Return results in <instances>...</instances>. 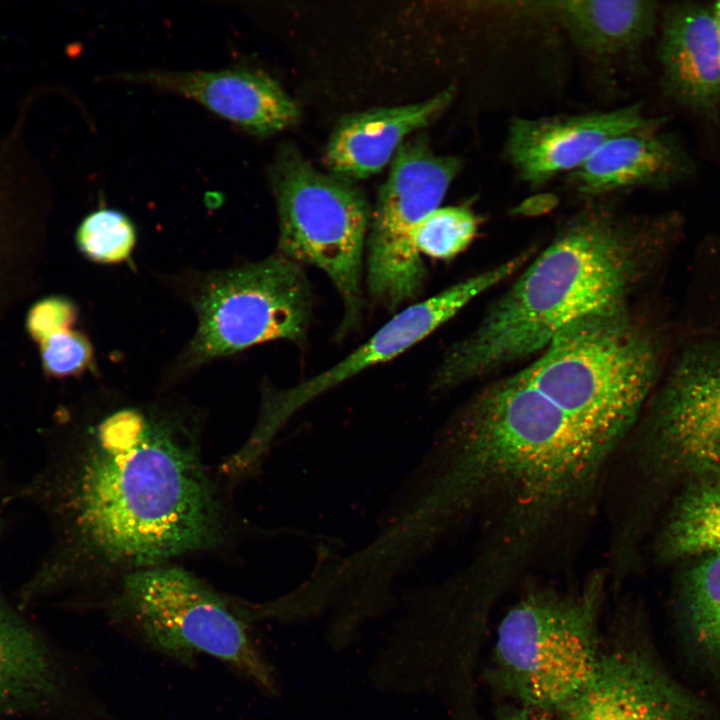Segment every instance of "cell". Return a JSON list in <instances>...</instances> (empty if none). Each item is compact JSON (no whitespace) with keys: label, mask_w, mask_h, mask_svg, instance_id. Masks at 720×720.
Returning a JSON list of instances; mask_svg holds the SVG:
<instances>
[{"label":"cell","mask_w":720,"mask_h":720,"mask_svg":"<svg viewBox=\"0 0 720 720\" xmlns=\"http://www.w3.org/2000/svg\"><path fill=\"white\" fill-rule=\"evenodd\" d=\"M278 212V252L320 269L343 306L338 336L354 329L364 306L365 255L372 211L347 179L313 167L293 147L278 153L271 169Z\"/></svg>","instance_id":"obj_6"},{"label":"cell","mask_w":720,"mask_h":720,"mask_svg":"<svg viewBox=\"0 0 720 720\" xmlns=\"http://www.w3.org/2000/svg\"><path fill=\"white\" fill-rule=\"evenodd\" d=\"M45 254L41 226L0 206V319L38 291Z\"/></svg>","instance_id":"obj_20"},{"label":"cell","mask_w":720,"mask_h":720,"mask_svg":"<svg viewBox=\"0 0 720 720\" xmlns=\"http://www.w3.org/2000/svg\"><path fill=\"white\" fill-rule=\"evenodd\" d=\"M454 95L455 89L450 87L421 102L345 116L328 141L326 166L349 181L378 173L394 158L405 137L437 119Z\"/></svg>","instance_id":"obj_16"},{"label":"cell","mask_w":720,"mask_h":720,"mask_svg":"<svg viewBox=\"0 0 720 720\" xmlns=\"http://www.w3.org/2000/svg\"><path fill=\"white\" fill-rule=\"evenodd\" d=\"M680 224L673 213L628 215L608 198L587 201L476 327L446 350L432 390L448 392L538 355L571 321L632 302L672 248Z\"/></svg>","instance_id":"obj_2"},{"label":"cell","mask_w":720,"mask_h":720,"mask_svg":"<svg viewBox=\"0 0 720 720\" xmlns=\"http://www.w3.org/2000/svg\"><path fill=\"white\" fill-rule=\"evenodd\" d=\"M462 164L456 156L435 154L423 137L405 140L397 150L366 244L365 285L376 304L395 311L422 293L427 272L413 235L439 208Z\"/></svg>","instance_id":"obj_9"},{"label":"cell","mask_w":720,"mask_h":720,"mask_svg":"<svg viewBox=\"0 0 720 720\" xmlns=\"http://www.w3.org/2000/svg\"><path fill=\"white\" fill-rule=\"evenodd\" d=\"M101 602L114 624L147 648L183 665L213 657L268 695L275 672L255 645L243 601L222 593L179 564L122 577Z\"/></svg>","instance_id":"obj_4"},{"label":"cell","mask_w":720,"mask_h":720,"mask_svg":"<svg viewBox=\"0 0 720 720\" xmlns=\"http://www.w3.org/2000/svg\"><path fill=\"white\" fill-rule=\"evenodd\" d=\"M607 581L604 567L575 592L534 588L506 612L496 672L523 707L559 712L588 681L601 653L597 617Z\"/></svg>","instance_id":"obj_5"},{"label":"cell","mask_w":720,"mask_h":720,"mask_svg":"<svg viewBox=\"0 0 720 720\" xmlns=\"http://www.w3.org/2000/svg\"><path fill=\"white\" fill-rule=\"evenodd\" d=\"M64 691L63 674L46 644L0 601V715L48 710Z\"/></svg>","instance_id":"obj_17"},{"label":"cell","mask_w":720,"mask_h":720,"mask_svg":"<svg viewBox=\"0 0 720 720\" xmlns=\"http://www.w3.org/2000/svg\"><path fill=\"white\" fill-rule=\"evenodd\" d=\"M536 711L538 710L523 707L509 714L504 720H552L543 711H539V713Z\"/></svg>","instance_id":"obj_26"},{"label":"cell","mask_w":720,"mask_h":720,"mask_svg":"<svg viewBox=\"0 0 720 720\" xmlns=\"http://www.w3.org/2000/svg\"><path fill=\"white\" fill-rule=\"evenodd\" d=\"M663 117H649L641 104L607 111L510 120L504 153L517 176L539 187L585 164L610 139L631 131L660 128Z\"/></svg>","instance_id":"obj_11"},{"label":"cell","mask_w":720,"mask_h":720,"mask_svg":"<svg viewBox=\"0 0 720 720\" xmlns=\"http://www.w3.org/2000/svg\"><path fill=\"white\" fill-rule=\"evenodd\" d=\"M657 56L666 96L703 117L720 112V30L711 7L677 2L661 15Z\"/></svg>","instance_id":"obj_14"},{"label":"cell","mask_w":720,"mask_h":720,"mask_svg":"<svg viewBox=\"0 0 720 720\" xmlns=\"http://www.w3.org/2000/svg\"><path fill=\"white\" fill-rule=\"evenodd\" d=\"M511 257L397 312L370 338L328 369L283 391L266 393L259 421L273 431L309 400L401 355L453 318L470 301L519 271Z\"/></svg>","instance_id":"obj_10"},{"label":"cell","mask_w":720,"mask_h":720,"mask_svg":"<svg viewBox=\"0 0 720 720\" xmlns=\"http://www.w3.org/2000/svg\"><path fill=\"white\" fill-rule=\"evenodd\" d=\"M619 453L656 481L720 469V336L687 342Z\"/></svg>","instance_id":"obj_8"},{"label":"cell","mask_w":720,"mask_h":720,"mask_svg":"<svg viewBox=\"0 0 720 720\" xmlns=\"http://www.w3.org/2000/svg\"><path fill=\"white\" fill-rule=\"evenodd\" d=\"M692 159L678 139L660 128L620 134L606 142L567 184L587 201L637 188L666 189L687 180Z\"/></svg>","instance_id":"obj_15"},{"label":"cell","mask_w":720,"mask_h":720,"mask_svg":"<svg viewBox=\"0 0 720 720\" xmlns=\"http://www.w3.org/2000/svg\"><path fill=\"white\" fill-rule=\"evenodd\" d=\"M711 8H712L714 17H715V19H716L717 25H718L719 30H720V1L714 3V5L711 6Z\"/></svg>","instance_id":"obj_27"},{"label":"cell","mask_w":720,"mask_h":720,"mask_svg":"<svg viewBox=\"0 0 720 720\" xmlns=\"http://www.w3.org/2000/svg\"><path fill=\"white\" fill-rule=\"evenodd\" d=\"M554 10L574 45L599 62L638 52L659 19L657 3L647 0L560 1Z\"/></svg>","instance_id":"obj_18"},{"label":"cell","mask_w":720,"mask_h":720,"mask_svg":"<svg viewBox=\"0 0 720 720\" xmlns=\"http://www.w3.org/2000/svg\"><path fill=\"white\" fill-rule=\"evenodd\" d=\"M563 720H697L698 704L647 656L600 653L594 671L559 711Z\"/></svg>","instance_id":"obj_12"},{"label":"cell","mask_w":720,"mask_h":720,"mask_svg":"<svg viewBox=\"0 0 720 720\" xmlns=\"http://www.w3.org/2000/svg\"><path fill=\"white\" fill-rule=\"evenodd\" d=\"M75 242L80 253L92 262L117 264L125 261L136 244V229L122 212L101 208L79 224Z\"/></svg>","instance_id":"obj_23"},{"label":"cell","mask_w":720,"mask_h":720,"mask_svg":"<svg viewBox=\"0 0 720 720\" xmlns=\"http://www.w3.org/2000/svg\"><path fill=\"white\" fill-rule=\"evenodd\" d=\"M78 312L77 305L67 296H44L29 306L24 321L25 330L38 344L57 332L72 328Z\"/></svg>","instance_id":"obj_25"},{"label":"cell","mask_w":720,"mask_h":720,"mask_svg":"<svg viewBox=\"0 0 720 720\" xmlns=\"http://www.w3.org/2000/svg\"><path fill=\"white\" fill-rule=\"evenodd\" d=\"M660 335L632 302L561 328L521 371L567 410L631 434L662 376Z\"/></svg>","instance_id":"obj_3"},{"label":"cell","mask_w":720,"mask_h":720,"mask_svg":"<svg viewBox=\"0 0 720 720\" xmlns=\"http://www.w3.org/2000/svg\"><path fill=\"white\" fill-rule=\"evenodd\" d=\"M312 298L303 266L279 252L204 274L191 294L197 326L173 375L268 341L303 344Z\"/></svg>","instance_id":"obj_7"},{"label":"cell","mask_w":720,"mask_h":720,"mask_svg":"<svg viewBox=\"0 0 720 720\" xmlns=\"http://www.w3.org/2000/svg\"><path fill=\"white\" fill-rule=\"evenodd\" d=\"M683 599L693 638L720 662V552L703 555L688 570Z\"/></svg>","instance_id":"obj_21"},{"label":"cell","mask_w":720,"mask_h":720,"mask_svg":"<svg viewBox=\"0 0 720 720\" xmlns=\"http://www.w3.org/2000/svg\"><path fill=\"white\" fill-rule=\"evenodd\" d=\"M37 346L41 368L51 378L80 376L94 361L89 338L74 327L45 338Z\"/></svg>","instance_id":"obj_24"},{"label":"cell","mask_w":720,"mask_h":720,"mask_svg":"<svg viewBox=\"0 0 720 720\" xmlns=\"http://www.w3.org/2000/svg\"><path fill=\"white\" fill-rule=\"evenodd\" d=\"M691 480L660 530L656 551L664 560L720 552V469Z\"/></svg>","instance_id":"obj_19"},{"label":"cell","mask_w":720,"mask_h":720,"mask_svg":"<svg viewBox=\"0 0 720 720\" xmlns=\"http://www.w3.org/2000/svg\"><path fill=\"white\" fill-rule=\"evenodd\" d=\"M0 515H1V511H0ZM0 522H1V517H0Z\"/></svg>","instance_id":"obj_28"},{"label":"cell","mask_w":720,"mask_h":720,"mask_svg":"<svg viewBox=\"0 0 720 720\" xmlns=\"http://www.w3.org/2000/svg\"><path fill=\"white\" fill-rule=\"evenodd\" d=\"M478 226L479 218L470 207H439L416 227L414 245L420 255L449 260L472 243Z\"/></svg>","instance_id":"obj_22"},{"label":"cell","mask_w":720,"mask_h":720,"mask_svg":"<svg viewBox=\"0 0 720 720\" xmlns=\"http://www.w3.org/2000/svg\"><path fill=\"white\" fill-rule=\"evenodd\" d=\"M49 437L25 491L51 536L27 598L64 589L101 598L127 574L232 545L238 522L205 462L198 409L93 397L62 409Z\"/></svg>","instance_id":"obj_1"},{"label":"cell","mask_w":720,"mask_h":720,"mask_svg":"<svg viewBox=\"0 0 720 720\" xmlns=\"http://www.w3.org/2000/svg\"><path fill=\"white\" fill-rule=\"evenodd\" d=\"M188 97L249 133L268 136L299 120L300 109L268 74L249 68L151 70L115 76Z\"/></svg>","instance_id":"obj_13"}]
</instances>
